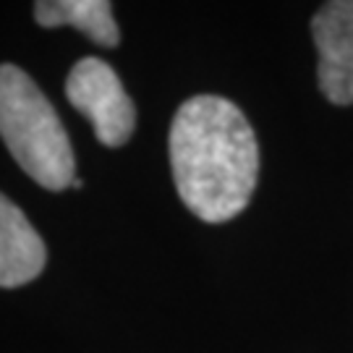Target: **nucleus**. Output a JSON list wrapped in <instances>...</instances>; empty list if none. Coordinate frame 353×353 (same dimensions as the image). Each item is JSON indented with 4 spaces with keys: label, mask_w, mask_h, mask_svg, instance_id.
I'll list each match as a JSON object with an SVG mask.
<instances>
[{
    "label": "nucleus",
    "mask_w": 353,
    "mask_h": 353,
    "mask_svg": "<svg viewBox=\"0 0 353 353\" xmlns=\"http://www.w3.org/2000/svg\"><path fill=\"white\" fill-rule=\"evenodd\" d=\"M170 168L178 196L204 223H225L246 210L259 176V147L239 105L196 94L170 126Z\"/></svg>",
    "instance_id": "nucleus-1"
},
{
    "label": "nucleus",
    "mask_w": 353,
    "mask_h": 353,
    "mask_svg": "<svg viewBox=\"0 0 353 353\" xmlns=\"http://www.w3.org/2000/svg\"><path fill=\"white\" fill-rule=\"evenodd\" d=\"M0 137L13 160L42 189L63 191L76 183L74 150L55 108L11 63L0 65Z\"/></svg>",
    "instance_id": "nucleus-2"
},
{
    "label": "nucleus",
    "mask_w": 353,
    "mask_h": 353,
    "mask_svg": "<svg viewBox=\"0 0 353 353\" xmlns=\"http://www.w3.org/2000/svg\"><path fill=\"white\" fill-rule=\"evenodd\" d=\"M65 97L87 118L105 147H123L137 126V110L121 79L100 58H81L65 79Z\"/></svg>",
    "instance_id": "nucleus-3"
},
{
    "label": "nucleus",
    "mask_w": 353,
    "mask_h": 353,
    "mask_svg": "<svg viewBox=\"0 0 353 353\" xmlns=\"http://www.w3.org/2000/svg\"><path fill=\"white\" fill-rule=\"evenodd\" d=\"M312 37L319 52V89L332 105L353 102V0H332L316 11Z\"/></svg>",
    "instance_id": "nucleus-4"
},
{
    "label": "nucleus",
    "mask_w": 353,
    "mask_h": 353,
    "mask_svg": "<svg viewBox=\"0 0 353 353\" xmlns=\"http://www.w3.org/2000/svg\"><path fill=\"white\" fill-rule=\"evenodd\" d=\"M48 252L39 233L16 204L0 194V288H19L37 278Z\"/></svg>",
    "instance_id": "nucleus-5"
},
{
    "label": "nucleus",
    "mask_w": 353,
    "mask_h": 353,
    "mask_svg": "<svg viewBox=\"0 0 353 353\" xmlns=\"http://www.w3.org/2000/svg\"><path fill=\"white\" fill-rule=\"evenodd\" d=\"M34 19L45 29L76 26L102 48H115L121 42V29L108 0H39L34 6Z\"/></svg>",
    "instance_id": "nucleus-6"
}]
</instances>
